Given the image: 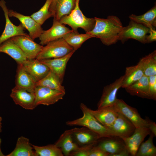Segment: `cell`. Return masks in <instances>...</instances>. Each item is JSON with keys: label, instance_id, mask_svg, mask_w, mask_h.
<instances>
[{"label": "cell", "instance_id": "obj_22", "mask_svg": "<svg viewBox=\"0 0 156 156\" xmlns=\"http://www.w3.org/2000/svg\"><path fill=\"white\" fill-rule=\"evenodd\" d=\"M55 144L61 149L64 155L66 156H69L72 152L79 148L73 138L71 129L65 131Z\"/></svg>", "mask_w": 156, "mask_h": 156}, {"label": "cell", "instance_id": "obj_40", "mask_svg": "<svg viewBox=\"0 0 156 156\" xmlns=\"http://www.w3.org/2000/svg\"><path fill=\"white\" fill-rule=\"evenodd\" d=\"M129 155V151L126 148L118 153L113 155L112 156H128Z\"/></svg>", "mask_w": 156, "mask_h": 156}, {"label": "cell", "instance_id": "obj_17", "mask_svg": "<svg viewBox=\"0 0 156 156\" xmlns=\"http://www.w3.org/2000/svg\"><path fill=\"white\" fill-rule=\"evenodd\" d=\"M75 51L74 50L67 55L62 57L40 60L55 74L62 83L67 63Z\"/></svg>", "mask_w": 156, "mask_h": 156}, {"label": "cell", "instance_id": "obj_27", "mask_svg": "<svg viewBox=\"0 0 156 156\" xmlns=\"http://www.w3.org/2000/svg\"><path fill=\"white\" fill-rule=\"evenodd\" d=\"M144 75L142 68L138 63L136 65L127 67L121 87L125 88L139 80Z\"/></svg>", "mask_w": 156, "mask_h": 156}, {"label": "cell", "instance_id": "obj_2", "mask_svg": "<svg viewBox=\"0 0 156 156\" xmlns=\"http://www.w3.org/2000/svg\"><path fill=\"white\" fill-rule=\"evenodd\" d=\"M80 0H76L74 9L69 14L63 16L59 21L62 24L70 26L71 30L75 32H78L77 29L81 28L86 33H88L94 28L95 20L94 18L87 17L83 14L79 8Z\"/></svg>", "mask_w": 156, "mask_h": 156}, {"label": "cell", "instance_id": "obj_11", "mask_svg": "<svg viewBox=\"0 0 156 156\" xmlns=\"http://www.w3.org/2000/svg\"><path fill=\"white\" fill-rule=\"evenodd\" d=\"M0 6L4 12L6 21L4 30L0 37V44L5 40L14 36L19 35L29 36L25 32V28L21 23L17 26L11 22L9 17L8 10L4 0H0Z\"/></svg>", "mask_w": 156, "mask_h": 156}, {"label": "cell", "instance_id": "obj_31", "mask_svg": "<svg viewBox=\"0 0 156 156\" xmlns=\"http://www.w3.org/2000/svg\"><path fill=\"white\" fill-rule=\"evenodd\" d=\"M138 63L142 68L144 75L148 77L156 75V50L141 58Z\"/></svg>", "mask_w": 156, "mask_h": 156}, {"label": "cell", "instance_id": "obj_42", "mask_svg": "<svg viewBox=\"0 0 156 156\" xmlns=\"http://www.w3.org/2000/svg\"><path fill=\"white\" fill-rule=\"evenodd\" d=\"M2 142L1 139L0 137V156H5L4 154L2 152L1 149V145Z\"/></svg>", "mask_w": 156, "mask_h": 156}, {"label": "cell", "instance_id": "obj_33", "mask_svg": "<svg viewBox=\"0 0 156 156\" xmlns=\"http://www.w3.org/2000/svg\"><path fill=\"white\" fill-rule=\"evenodd\" d=\"M53 0H46L45 3L37 12L33 13L30 16L40 25L53 15L49 10L50 6Z\"/></svg>", "mask_w": 156, "mask_h": 156}, {"label": "cell", "instance_id": "obj_34", "mask_svg": "<svg viewBox=\"0 0 156 156\" xmlns=\"http://www.w3.org/2000/svg\"><path fill=\"white\" fill-rule=\"evenodd\" d=\"M148 139L142 143L136 154V156H155L156 147L154 145L153 139V135L150 133Z\"/></svg>", "mask_w": 156, "mask_h": 156}, {"label": "cell", "instance_id": "obj_8", "mask_svg": "<svg viewBox=\"0 0 156 156\" xmlns=\"http://www.w3.org/2000/svg\"><path fill=\"white\" fill-rule=\"evenodd\" d=\"M107 128L112 136L122 138L131 136L134 133L135 127L129 120L118 112V116L114 122Z\"/></svg>", "mask_w": 156, "mask_h": 156}, {"label": "cell", "instance_id": "obj_30", "mask_svg": "<svg viewBox=\"0 0 156 156\" xmlns=\"http://www.w3.org/2000/svg\"><path fill=\"white\" fill-rule=\"evenodd\" d=\"M94 37L87 33L79 34L72 31L68 33L63 38L75 51L80 48L82 44L88 39Z\"/></svg>", "mask_w": 156, "mask_h": 156}, {"label": "cell", "instance_id": "obj_35", "mask_svg": "<svg viewBox=\"0 0 156 156\" xmlns=\"http://www.w3.org/2000/svg\"><path fill=\"white\" fill-rule=\"evenodd\" d=\"M149 92L150 99H156V75L148 77Z\"/></svg>", "mask_w": 156, "mask_h": 156}, {"label": "cell", "instance_id": "obj_3", "mask_svg": "<svg viewBox=\"0 0 156 156\" xmlns=\"http://www.w3.org/2000/svg\"><path fill=\"white\" fill-rule=\"evenodd\" d=\"M80 108L83 113L81 118L66 122L69 126H79L87 128L99 135L102 138L112 137L108 129L99 123L88 111V107L84 103H81Z\"/></svg>", "mask_w": 156, "mask_h": 156}, {"label": "cell", "instance_id": "obj_25", "mask_svg": "<svg viewBox=\"0 0 156 156\" xmlns=\"http://www.w3.org/2000/svg\"><path fill=\"white\" fill-rule=\"evenodd\" d=\"M6 156H36L29 139L23 136L18 137L14 150Z\"/></svg>", "mask_w": 156, "mask_h": 156}, {"label": "cell", "instance_id": "obj_6", "mask_svg": "<svg viewBox=\"0 0 156 156\" xmlns=\"http://www.w3.org/2000/svg\"><path fill=\"white\" fill-rule=\"evenodd\" d=\"M35 104L37 107L40 105H49L63 99L65 92L47 87L37 86L35 90Z\"/></svg>", "mask_w": 156, "mask_h": 156}, {"label": "cell", "instance_id": "obj_26", "mask_svg": "<svg viewBox=\"0 0 156 156\" xmlns=\"http://www.w3.org/2000/svg\"><path fill=\"white\" fill-rule=\"evenodd\" d=\"M130 20L141 24L150 29H155L156 27V5L144 14L136 15L131 14L129 16Z\"/></svg>", "mask_w": 156, "mask_h": 156}, {"label": "cell", "instance_id": "obj_29", "mask_svg": "<svg viewBox=\"0 0 156 156\" xmlns=\"http://www.w3.org/2000/svg\"><path fill=\"white\" fill-rule=\"evenodd\" d=\"M76 0H57L55 5L54 18L59 21L69 14L74 8Z\"/></svg>", "mask_w": 156, "mask_h": 156}, {"label": "cell", "instance_id": "obj_37", "mask_svg": "<svg viewBox=\"0 0 156 156\" xmlns=\"http://www.w3.org/2000/svg\"><path fill=\"white\" fill-rule=\"evenodd\" d=\"M107 153L97 145L95 144L91 148L89 156H109Z\"/></svg>", "mask_w": 156, "mask_h": 156}, {"label": "cell", "instance_id": "obj_39", "mask_svg": "<svg viewBox=\"0 0 156 156\" xmlns=\"http://www.w3.org/2000/svg\"><path fill=\"white\" fill-rule=\"evenodd\" d=\"M150 32L147 38V43H151L156 40L155 29H150Z\"/></svg>", "mask_w": 156, "mask_h": 156}, {"label": "cell", "instance_id": "obj_7", "mask_svg": "<svg viewBox=\"0 0 156 156\" xmlns=\"http://www.w3.org/2000/svg\"><path fill=\"white\" fill-rule=\"evenodd\" d=\"M114 107L117 112L121 114L129 120L135 128H148L147 120L141 118L135 108L127 104L123 100L117 99Z\"/></svg>", "mask_w": 156, "mask_h": 156}, {"label": "cell", "instance_id": "obj_38", "mask_svg": "<svg viewBox=\"0 0 156 156\" xmlns=\"http://www.w3.org/2000/svg\"><path fill=\"white\" fill-rule=\"evenodd\" d=\"M146 120L148 122V128L149 130L150 133H152L154 136H156V124L155 122L151 120L148 118Z\"/></svg>", "mask_w": 156, "mask_h": 156}, {"label": "cell", "instance_id": "obj_4", "mask_svg": "<svg viewBox=\"0 0 156 156\" xmlns=\"http://www.w3.org/2000/svg\"><path fill=\"white\" fill-rule=\"evenodd\" d=\"M74 50L62 38L51 42L43 47L36 59L40 60L59 58Z\"/></svg>", "mask_w": 156, "mask_h": 156}, {"label": "cell", "instance_id": "obj_43", "mask_svg": "<svg viewBox=\"0 0 156 156\" xmlns=\"http://www.w3.org/2000/svg\"><path fill=\"white\" fill-rule=\"evenodd\" d=\"M2 118L1 116H0V133L2 131Z\"/></svg>", "mask_w": 156, "mask_h": 156}, {"label": "cell", "instance_id": "obj_10", "mask_svg": "<svg viewBox=\"0 0 156 156\" xmlns=\"http://www.w3.org/2000/svg\"><path fill=\"white\" fill-rule=\"evenodd\" d=\"M123 79L124 75L122 76L104 88L102 96L97 104L98 109L114 105L117 99V92L122 87Z\"/></svg>", "mask_w": 156, "mask_h": 156}, {"label": "cell", "instance_id": "obj_19", "mask_svg": "<svg viewBox=\"0 0 156 156\" xmlns=\"http://www.w3.org/2000/svg\"><path fill=\"white\" fill-rule=\"evenodd\" d=\"M22 64L25 70L36 82L44 77L50 70L46 65L36 58L27 59Z\"/></svg>", "mask_w": 156, "mask_h": 156}, {"label": "cell", "instance_id": "obj_12", "mask_svg": "<svg viewBox=\"0 0 156 156\" xmlns=\"http://www.w3.org/2000/svg\"><path fill=\"white\" fill-rule=\"evenodd\" d=\"M72 31L59 21L54 18L51 27L47 30H43L39 37L40 44L42 46L46 45L51 42L63 38Z\"/></svg>", "mask_w": 156, "mask_h": 156}, {"label": "cell", "instance_id": "obj_24", "mask_svg": "<svg viewBox=\"0 0 156 156\" xmlns=\"http://www.w3.org/2000/svg\"><path fill=\"white\" fill-rule=\"evenodd\" d=\"M125 89L131 95L150 99L149 92L148 77L144 75L139 80Z\"/></svg>", "mask_w": 156, "mask_h": 156}, {"label": "cell", "instance_id": "obj_36", "mask_svg": "<svg viewBox=\"0 0 156 156\" xmlns=\"http://www.w3.org/2000/svg\"><path fill=\"white\" fill-rule=\"evenodd\" d=\"M96 144H93L84 146L79 147L77 150L72 152L69 156H89L91 148L93 145Z\"/></svg>", "mask_w": 156, "mask_h": 156}, {"label": "cell", "instance_id": "obj_18", "mask_svg": "<svg viewBox=\"0 0 156 156\" xmlns=\"http://www.w3.org/2000/svg\"><path fill=\"white\" fill-rule=\"evenodd\" d=\"M87 109L99 123L107 128L112 125L118 115V112L114 106L103 107L96 110H93L88 107Z\"/></svg>", "mask_w": 156, "mask_h": 156}, {"label": "cell", "instance_id": "obj_16", "mask_svg": "<svg viewBox=\"0 0 156 156\" xmlns=\"http://www.w3.org/2000/svg\"><path fill=\"white\" fill-rule=\"evenodd\" d=\"M9 17H14L18 19L23 27L29 32V36L33 40L39 38L43 30L40 25L30 16H26L14 11L8 10Z\"/></svg>", "mask_w": 156, "mask_h": 156}, {"label": "cell", "instance_id": "obj_41", "mask_svg": "<svg viewBox=\"0 0 156 156\" xmlns=\"http://www.w3.org/2000/svg\"><path fill=\"white\" fill-rule=\"evenodd\" d=\"M57 0H53L50 6L49 10L52 13L53 17L54 14L55 5Z\"/></svg>", "mask_w": 156, "mask_h": 156}, {"label": "cell", "instance_id": "obj_14", "mask_svg": "<svg viewBox=\"0 0 156 156\" xmlns=\"http://www.w3.org/2000/svg\"><path fill=\"white\" fill-rule=\"evenodd\" d=\"M150 133L146 127L135 128L133 133L130 136L121 138L130 155L135 156L144 138Z\"/></svg>", "mask_w": 156, "mask_h": 156}, {"label": "cell", "instance_id": "obj_9", "mask_svg": "<svg viewBox=\"0 0 156 156\" xmlns=\"http://www.w3.org/2000/svg\"><path fill=\"white\" fill-rule=\"evenodd\" d=\"M10 38L21 49L28 60L36 58L44 47L34 42L29 36L19 35Z\"/></svg>", "mask_w": 156, "mask_h": 156}, {"label": "cell", "instance_id": "obj_1", "mask_svg": "<svg viewBox=\"0 0 156 156\" xmlns=\"http://www.w3.org/2000/svg\"><path fill=\"white\" fill-rule=\"evenodd\" d=\"M95 24L89 33L94 38H99L106 46L115 44L119 41V35L123 26L117 16L109 15L106 18H94Z\"/></svg>", "mask_w": 156, "mask_h": 156}, {"label": "cell", "instance_id": "obj_13", "mask_svg": "<svg viewBox=\"0 0 156 156\" xmlns=\"http://www.w3.org/2000/svg\"><path fill=\"white\" fill-rule=\"evenodd\" d=\"M73 138L79 147L97 144L103 138L86 127L75 128L71 129Z\"/></svg>", "mask_w": 156, "mask_h": 156}, {"label": "cell", "instance_id": "obj_21", "mask_svg": "<svg viewBox=\"0 0 156 156\" xmlns=\"http://www.w3.org/2000/svg\"><path fill=\"white\" fill-rule=\"evenodd\" d=\"M5 53L10 56L17 63L21 64L27 59L21 49L10 38L0 44V53Z\"/></svg>", "mask_w": 156, "mask_h": 156}, {"label": "cell", "instance_id": "obj_32", "mask_svg": "<svg viewBox=\"0 0 156 156\" xmlns=\"http://www.w3.org/2000/svg\"><path fill=\"white\" fill-rule=\"evenodd\" d=\"M36 156H63L61 149L54 144L39 146L32 144Z\"/></svg>", "mask_w": 156, "mask_h": 156}, {"label": "cell", "instance_id": "obj_15", "mask_svg": "<svg viewBox=\"0 0 156 156\" xmlns=\"http://www.w3.org/2000/svg\"><path fill=\"white\" fill-rule=\"evenodd\" d=\"M10 96L16 104L26 109L31 110L36 107L34 93L14 87L11 90Z\"/></svg>", "mask_w": 156, "mask_h": 156}, {"label": "cell", "instance_id": "obj_23", "mask_svg": "<svg viewBox=\"0 0 156 156\" xmlns=\"http://www.w3.org/2000/svg\"><path fill=\"white\" fill-rule=\"evenodd\" d=\"M110 138H105L98 142L97 145L107 153L109 154V156H112L114 154L119 152L126 148L123 140L121 138H116V136Z\"/></svg>", "mask_w": 156, "mask_h": 156}, {"label": "cell", "instance_id": "obj_20", "mask_svg": "<svg viewBox=\"0 0 156 156\" xmlns=\"http://www.w3.org/2000/svg\"><path fill=\"white\" fill-rule=\"evenodd\" d=\"M36 81L24 68L21 64H18L15 87L34 93Z\"/></svg>", "mask_w": 156, "mask_h": 156}, {"label": "cell", "instance_id": "obj_28", "mask_svg": "<svg viewBox=\"0 0 156 156\" xmlns=\"http://www.w3.org/2000/svg\"><path fill=\"white\" fill-rule=\"evenodd\" d=\"M59 78L50 70L47 74L43 78L36 82V86L47 87L65 92L64 87Z\"/></svg>", "mask_w": 156, "mask_h": 156}, {"label": "cell", "instance_id": "obj_5", "mask_svg": "<svg viewBox=\"0 0 156 156\" xmlns=\"http://www.w3.org/2000/svg\"><path fill=\"white\" fill-rule=\"evenodd\" d=\"M150 30L145 26L130 20L128 25L123 27L119 40L123 43L129 39H133L143 44L146 43Z\"/></svg>", "mask_w": 156, "mask_h": 156}]
</instances>
